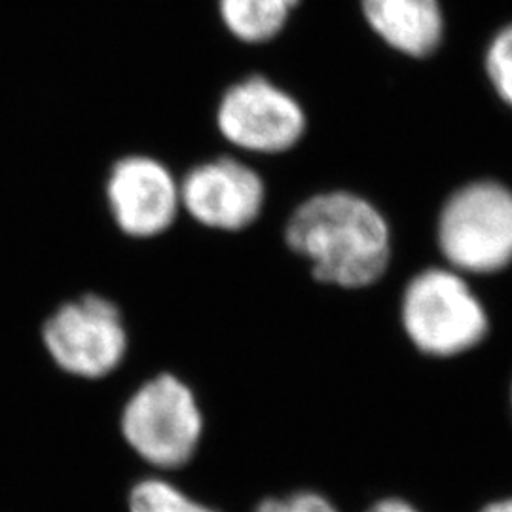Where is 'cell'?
<instances>
[{"label": "cell", "instance_id": "obj_1", "mask_svg": "<svg viewBox=\"0 0 512 512\" xmlns=\"http://www.w3.org/2000/svg\"><path fill=\"white\" fill-rule=\"evenodd\" d=\"M285 241L327 285L366 289L384 277L393 255L384 213L348 190L321 192L300 203L285 226Z\"/></svg>", "mask_w": 512, "mask_h": 512}, {"label": "cell", "instance_id": "obj_2", "mask_svg": "<svg viewBox=\"0 0 512 512\" xmlns=\"http://www.w3.org/2000/svg\"><path fill=\"white\" fill-rule=\"evenodd\" d=\"M401 323L410 344L433 359H454L490 336V313L467 275L431 266L414 275L401 298Z\"/></svg>", "mask_w": 512, "mask_h": 512}, {"label": "cell", "instance_id": "obj_3", "mask_svg": "<svg viewBox=\"0 0 512 512\" xmlns=\"http://www.w3.org/2000/svg\"><path fill=\"white\" fill-rule=\"evenodd\" d=\"M437 247L446 266L467 277L512 264V190L494 179L459 186L440 207Z\"/></svg>", "mask_w": 512, "mask_h": 512}, {"label": "cell", "instance_id": "obj_4", "mask_svg": "<svg viewBox=\"0 0 512 512\" xmlns=\"http://www.w3.org/2000/svg\"><path fill=\"white\" fill-rule=\"evenodd\" d=\"M129 448L156 469H179L196 456L203 414L194 391L173 374H158L141 385L120 418Z\"/></svg>", "mask_w": 512, "mask_h": 512}, {"label": "cell", "instance_id": "obj_5", "mask_svg": "<svg viewBox=\"0 0 512 512\" xmlns=\"http://www.w3.org/2000/svg\"><path fill=\"white\" fill-rule=\"evenodd\" d=\"M42 340L55 365L84 380L109 376L128 353L124 317L99 294H84L57 308L44 323Z\"/></svg>", "mask_w": 512, "mask_h": 512}, {"label": "cell", "instance_id": "obj_6", "mask_svg": "<svg viewBox=\"0 0 512 512\" xmlns=\"http://www.w3.org/2000/svg\"><path fill=\"white\" fill-rule=\"evenodd\" d=\"M217 128L239 150L281 154L302 141L308 116L293 93L255 74L239 80L220 97Z\"/></svg>", "mask_w": 512, "mask_h": 512}, {"label": "cell", "instance_id": "obj_7", "mask_svg": "<svg viewBox=\"0 0 512 512\" xmlns=\"http://www.w3.org/2000/svg\"><path fill=\"white\" fill-rule=\"evenodd\" d=\"M107 202L116 226L137 239L164 234L183 209L179 181L160 160L143 154H131L112 165Z\"/></svg>", "mask_w": 512, "mask_h": 512}, {"label": "cell", "instance_id": "obj_8", "mask_svg": "<svg viewBox=\"0 0 512 512\" xmlns=\"http://www.w3.org/2000/svg\"><path fill=\"white\" fill-rule=\"evenodd\" d=\"M179 184L186 213L205 228L220 232L249 228L266 203L262 177L236 158H217L196 165Z\"/></svg>", "mask_w": 512, "mask_h": 512}, {"label": "cell", "instance_id": "obj_9", "mask_svg": "<svg viewBox=\"0 0 512 512\" xmlns=\"http://www.w3.org/2000/svg\"><path fill=\"white\" fill-rule=\"evenodd\" d=\"M361 12L374 35L399 54L421 59L442 44L440 0H361Z\"/></svg>", "mask_w": 512, "mask_h": 512}, {"label": "cell", "instance_id": "obj_10", "mask_svg": "<svg viewBox=\"0 0 512 512\" xmlns=\"http://www.w3.org/2000/svg\"><path fill=\"white\" fill-rule=\"evenodd\" d=\"M300 0H219V14L232 37L243 44L274 40Z\"/></svg>", "mask_w": 512, "mask_h": 512}, {"label": "cell", "instance_id": "obj_11", "mask_svg": "<svg viewBox=\"0 0 512 512\" xmlns=\"http://www.w3.org/2000/svg\"><path fill=\"white\" fill-rule=\"evenodd\" d=\"M129 512H217L164 478H145L129 492Z\"/></svg>", "mask_w": 512, "mask_h": 512}, {"label": "cell", "instance_id": "obj_12", "mask_svg": "<svg viewBox=\"0 0 512 512\" xmlns=\"http://www.w3.org/2000/svg\"><path fill=\"white\" fill-rule=\"evenodd\" d=\"M484 67L495 93L512 109V23L499 29L490 40Z\"/></svg>", "mask_w": 512, "mask_h": 512}, {"label": "cell", "instance_id": "obj_13", "mask_svg": "<svg viewBox=\"0 0 512 512\" xmlns=\"http://www.w3.org/2000/svg\"><path fill=\"white\" fill-rule=\"evenodd\" d=\"M255 512H340L327 497L315 492H296L264 499Z\"/></svg>", "mask_w": 512, "mask_h": 512}, {"label": "cell", "instance_id": "obj_14", "mask_svg": "<svg viewBox=\"0 0 512 512\" xmlns=\"http://www.w3.org/2000/svg\"><path fill=\"white\" fill-rule=\"evenodd\" d=\"M366 512H420L414 505H410L408 501L399 499V497H389L382 499L376 505H372Z\"/></svg>", "mask_w": 512, "mask_h": 512}, {"label": "cell", "instance_id": "obj_15", "mask_svg": "<svg viewBox=\"0 0 512 512\" xmlns=\"http://www.w3.org/2000/svg\"><path fill=\"white\" fill-rule=\"evenodd\" d=\"M478 512H512V497L490 501L486 507H482Z\"/></svg>", "mask_w": 512, "mask_h": 512}, {"label": "cell", "instance_id": "obj_16", "mask_svg": "<svg viewBox=\"0 0 512 512\" xmlns=\"http://www.w3.org/2000/svg\"><path fill=\"white\" fill-rule=\"evenodd\" d=\"M511 412H512V384H511Z\"/></svg>", "mask_w": 512, "mask_h": 512}]
</instances>
